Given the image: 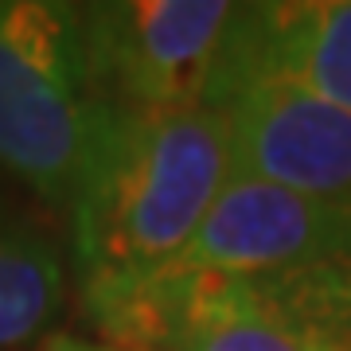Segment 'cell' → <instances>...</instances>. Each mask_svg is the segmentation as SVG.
<instances>
[{
    "label": "cell",
    "instance_id": "obj_4",
    "mask_svg": "<svg viewBox=\"0 0 351 351\" xmlns=\"http://www.w3.org/2000/svg\"><path fill=\"white\" fill-rule=\"evenodd\" d=\"M339 258H351V203L313 199L234 172L172 269L274 277Z\"/></svg>",
    "mask_w": 351,
    "mask_h": 351
},
{
    "label": "cell",
    "instance_id": "obj_5",
    "mask_svg": "<svg viewBox=\"0 0 351 351\" xmlns=\"http://www.w3.org/2000/svg\"><path fill=\"white\" fill-rule=\"evenodd\" d=\"M234 172L351 203V113L277 78L254 82L226 106Z\"/></svg>",
    "mask_w": 351,
    "mask_h": 351
},
{
    "label": "cell",
    "instance_id": "obj_8",
    "mask_svg": "<svg viewBox=\"0 0 351 351\" xmlns=\"http://www.w3.org/2000/svg\"><path fill=\"white\" fill-rule=\"evenodd\" d=\"M66 304L59 250L24 215L0 203V351L32 348L47 336Z\"/></svg>",
    "mask_w": 351,
    "mask_h": 351
},
{
    "label": "cell",
    "instance_id": "obj_9",
    "mask_svg": "<svg viewBox=\"0 0 351 351\" xmlns=\"http://www.w3.org/2000/svg\"><path fill=\"white\" fill-rule=\"evenodd\" d=\"M43 351H113L106 343H86V339H75V336H51L43 343Z\"/></svg>",
    "mask_w": 351,
    "mask_h": 351
},
{
    "label": "cell",
    "instance_id": "obj_7",
    "mask_svg": "<svg viewBox=\"0 0 351 351\" xmlns=\"http://www.w3.org/2000/svg\"><path fill=\"white\" fill-rule=\"evenodd\" d=\"M176 274L172 351H332L254 277Z\"/></svg>",
    "mask_w": 351,
    "mask_h": 351
},
{
    "label": "cell",
    "instance_id": "obj_1",
    "mask_svg": "<svg viewBox=\"0 0 351 351\" xmlns=\"http://www.w3.org/2000/svg\"><path fill=\"white\" fill-rule=\"evenodd\" d=\"M234 180L226 110H117L71 203L82 301L168 274Z\"/></svg>",
    "mask_w": 351,
    "mask_h": 351
},
{
    "label": "cell",
    "instance_id": "obj_2",
    "mask_svg": "<svg viewBox=\"0 0 351 351\" xmlns=\"http://www.w3.org/2000/svg\"><path fill=\"white\" fill-rule=\"evenodd\" d=\"M110 113L90 75L82 4L0 0V168L71 211Z\"/></svg>",
    "mask_w": 351,
    "mask_h": 351
},
{
    "label": "cell",
    "instance_id": "obj_3",
    "mask_svg": "<svg viewBox=\"0 0 351 351\" xmlns=\"http://www.w3.org/2000/svg\"><path fill=\"white\" fill-rule=\"evenodd\" d=\"M242 4L226 0H117L82 4L90 75L106 106H207Z\"/></svg>",
    "mask_w": 351,
    "mask_h": 351
},
{
    "label": "cell",
    "instance_id": "obj_6",
    "mask_svg": "<svg viewBox=\"0 0 351 351\" xmlns=\"http://www.w3.org/2000/svg\"><path fill=\"white\" fill-rule=\"evenodd\" d=\"M265 78L351 113V0L242 4L207 110H226Z\"/></svg>",
    "mask_w": 351,
    "mask_h": 351
}]
</instances>
